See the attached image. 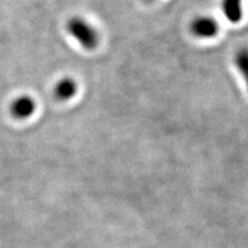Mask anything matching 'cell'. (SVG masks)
<instances>
[{"instance_id": "cell-1", "label": "cell", "mask_w": 248, "mask_h": 248, "mask_svg": "<svg viewBox=\"0 0 248 248\" xmlns=\"http://www.w3.org/2000/svg\"><path fill=\"white\" fill-rule=\"evenodd\" d=\"M68 33L86 51H92L99 44V33L97 29L85 18L74 16L67 22Z\"/></svg>"}, {"instance_id": "cell-2", "label": "cell", "mask_w": 248, "mask_h": 248, "mask_svg": "<svg viewBox=\"0 0 248 248\" xmlns=\"http://www.w3.org/2000/svg\"><path fill=\"white\" fill-rule=\"evenodd\" d=\"M192 33L198 38H213L218 32V24L210 16H198L191 22Z\"/></svg>"}, {"instance_id": "cell-3", "label": "cell", "mask_w": 248, "mask_h": 248, "mask_svg": "<svg viewBox=\"0 0 248 248\" xmlns=\"http://www.w3.org/2000/svg\"><path fill=\"white\" fill-rule=\"evenodd\" d=\"M36 102L29 95L17 97L11 105V113L15 119L24 120L28 119L35 113Z\"/></svg>"}, {"instance_id": "cell-4", "label": "cell", "mask_w": 248, "mask_h": 248, "mask_svg": "<svg viewBox=\"0 0 248 248\" xmlns=\"http://www.w3.org/2000/svg\"><path fill=\"white\" fill-rule=\"evenodd\" d=\"M77 93V83L71 77H63L54 86V97L60 101H68Z\"/></svg>"}, {"instance_id": "cell-5", "label": "cell", "mask_w": 248, "mask_h": 248, "mask_svg": "<svg viewBox=\"0 0 248 248\" xmlns=\"http://www.w3.org/2000/svg\"><path fill=\"white\" fill-rule=\"evenodd\" d=\"M222 11L229 22H240L243 17V0H222Z\"/></svg>"}, {"instance_id": "cell-6", "label": "cell", "mask_w": 248, "mask_h": 248, "mask_svg": "<svg viewBox=\"0 0 248 248\" xmlns=\"http://www.w3.org/2000/svg\"><path fill=\"white\" fill-rule=\"evenodd\" d=\"M234 63L238 70L240 71L241 76L246 83L248 88V48L243 47L235 53L234 57Z\"/></svg>"}, {"instance_id": "cell-7", "label": "cell", "mask_w": 248, "mask_h": 248, "mask_svg": "<svg viewBox=\"0 0 248 248\" xmlns=\"http://www.w3.org/2000/svg\"><path fill=\"white\" fill-rule=\"evenodd\" d=\"M144 1H146V2H152V1H154V0H144Z\"/></svg>"}]
</instances>
